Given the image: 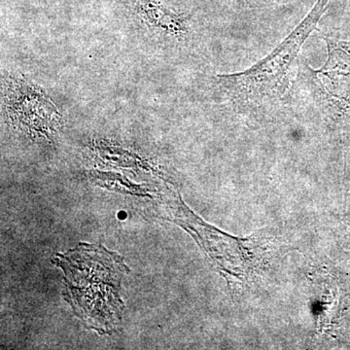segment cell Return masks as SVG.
Returning a JSON list of instances; mask_svg holds the SVG:
<instances>
[{
	"label": "cell",
	"instance_id": "cell-4",
	"mask_svg": "<svg viewBox=\"0 0 350 350\" xmlns=\"http://www.w3.org/2000/svg\"><path fill=\"white\" fill-rule=\"evenodd\" d=\"M326 41L328 59L321 68L312 70L313 80L324 100H347L350 94V55L334 41Z\"/></svg>",
	"mask_w": 350,
	"mask_h": 350
},
{
	"label": "cell",
	"instance_id": "cell-3",
	"mask_svg": "<svg viewBox=\"0 0 350 350\" xmlns=\"http://www.w3.org/2000/svg\"><path fill=\"white\" fill-rule=\"evenodd\" d=\"M8 112L25 130L47 135L56 130L59 114L45 94L22 79H13L8 87Z\"/></svg>",
	"mask_w": 350,
	"mask_h": 350
},
{
	"label": "cell",
	"instance_id": "cell-2",
	"mask_svg": "<svg viewBox=\"0 0 350 350\" xmlns=\"http://www.w3.org/2000/svg\"><path fill=\"white\" fill-rule=\"evenodd\" d=\"M329 1L317 0L298 27L256 64L241 72L218 76L219 84L234 103L261 107L284 100L298 72L301 47L317 29Z\"/></svg>",
	"mask_w": 350,
	"mask_h": 350
},
{
	"label": "cell",
	"instance_id": "cell-1",
	"mask_svg": "<svg viewBox=\"0 0 350 350\" xmlns=\"http://www.w3.org/2000/svg\"><path fill=\"white\" fill-rule=\"evenodd\" d=\"M57 265L66 273L68 299L75 312L91 328L113 330L121 320L123 304L118 290L124 264L122 258L103 246H79L59 255Z\"/></svg>",
	"mask_w": 350,
	"mask_h": 350
},
{
	"label": "cell",
	"instance_id": "cell-5",
	"mask_svg": "<svg viewBox=\"0 0 350 350\" xmlns=\"http://www.w3.org/2000/svg\"><path fill=\"white\" fill-rule=\"evenodd\" d=\"M138 12L147 24L161 31L172 34H180L186 31L183 18L156 0H142L138 4Z\"/></svg>",
	"mask_w": 350,
	"mask_h": 350
}]
</instances>
